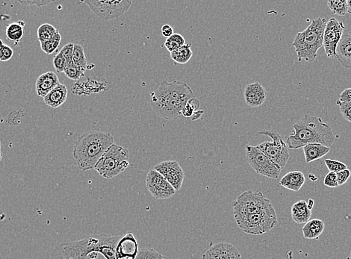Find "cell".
Wrapping results in <instances>:
<instances>
[{"mask_svg":"<svg viewBox=\"0 0 351 259\" xmlns=\"http://www.w3.org/2000/svg\"><path fill=\"white\" fill-rule=\"evenodd\" d=\"M294 132L287 139L288 148L298 150L310 144L330 147L335 141L333 131L320 117L305 114L293 125Z\"/></svg>","mask_w":351,"mask_h":259,"instance_id":"obj_2","label":"cell"},{"mask_svg":"<svg viewBox=\"0 0 351 259\" xmlns=\"http://www.w3.org/2000/svg\"><path fill=\"white\" fill-rule=\"evenodd\" d=\"M74 43H67L66 45L62 47L61 49L60 52H62V55L65 57V60L67 61V65H68V68L70 67H74V61H73V53H74Z\"/></svg>","mask_w":351,"mask_h":259,"instance_id":"obj_35","label":"cell"},{"mask_svg":"<svg viewBox=\"0 0 351 259\" xmlns=\"http://www.w3.org/2000/svg\"><path fill=\"white\" fill-rule=\"evenodd\" d=\"M291 218L298 224H304L310 221L312 217V211L307 207L305 200H300L293 205L291 209Z\"/></svg>","mask_w":351,"mask_h":259,"instance_id":"obj_22","label":"cell"},{"mask_svg":"<svg viewBox=\"0 0 351 259\" xmlns=\"http://www.w3.org/2000/svg\"><path fill=\"white\" fill-rule=\"evenodd\" d=\"M324 185L329 187H338V180H337L336 173L329 172L326 175L324 180Z\"/></svg>","mask_w":351,"mask_h":259,"instance_id":"obj_40","label":"cell"},{"mask_svg":"<svg viewBox=\"0 0 351 259\" xmlns=\"http://www.w3.org/2000/svg\"><path fill=\"white\" fill-rule=\"evenodd\" d=\"M24 26L25 23L21 21L10 23L6 27V37H7L8 39L15 42V43L19 42L24 35V30H23V26Z\"/></svg>","mask_w":351,"mask_h":259,"instance_id":"obj_26","label":"cell"},{"mask_svg":"<svg viewBox=\"0 0 351 259\" xmlns=\"http://www.w3.org/2000/svg\"><path fill=\"white\" fill-rule=\"evenodd\" d=\"M234 217L246 216L259 212H265L273 208L271 200L262 192L247 190L241 193L237 199L232 202Z\"/></svg>","mask_w":351,"mask_h":259,"instance_id":"obj_9","label":"cell"},{"mask_svg":"<svg viewBox=\"0 0 351 259\" xmlns=\"http://www.w3.org/2000/svg\"><path fill=\"white\" fill-rule=\"evenodd\" d=\"M14 50L9 45H3L0 49V60L1 61H8L13 57Z\"/></svg>","mask_w":351,"mask_h":259,"instance_id":"obj_39","label":"cell"},{"mask_svg":"<svg viewBox=\"0 0 351 259\" xmlns=\"http://www.w3.org/2000/svg\"><path fill=\"white\" fill-rule=\"evenodd\" d=\"M203 113H204V111H203V110H198V111H196L195 114H194L193 117H192V120H198V119L200 118V117H201L202 115H203Z\"/></svg>","mask_w":351,"mask_h":259,"instance_id":"obj_45","label":"cell"},{"mask_svg":"<svg viewBox=\"0 0 351 259\" xmlns=\"http://www.w3.org/2000/svg\"><path fill=\"white\" fill-rule=\"evenodd\" d=\"M259 135L268 136L272 140V142H264L256 147L271 160L279 170H284L289 159L290 155L288 145L283 136L272 130H262L258 132L256 136Z\"/></svg>","mask_w":351,"mask_h":259,"instance_id":"obj_8","label":"cell"},{"mask_svg":"<svg viewBox=\"0 0 351 259\" xmlns=\"http://www.w3.org/2000/svg\"><path fill=\"white\" fill-rule=\"evenodd\" d=\"M305 159L307 163H311L312 161L321 159L324 156L329 153L330 147H326L320 144H310L303 147Z\"/></svg>","mask_w":351,"mask_h":259,"instance_id":"obj_24","label":"cell"},{"mask_svg":"<svg viewBox=\"0 0 351 259\" xmlns=\"http://www.w3.org/2000/svg\"><path fill=\"white\" fill-rule=\"evenodd\" d=\"M186 43V40L183 38V35L174 33L170 38L166 39L165 42H164V46L170 53L181 46H184Z\"/></svg>","mask_w":351,"mask_h":259,"instance_id":"obj_29","label":"cell"},{"mask_svg":"<svg viewBox=\"0 0 351 259\" xmlns=\"http://www.w3.org/2000/svg\"><path fill=\"white\" fill-rule=\"evenodd\" d=\"M202 259H242L239 249L231 243L221 242L211 246Z\"/></svg>","mask_w":351,"mask_h":259,"instance_id":"obj_15","label":"cell"},{"mask_svg":"<svg viewBox=\"0 0 351 259\" xmlns=\"http://www.w3.org/2000/svg\"><path fill=\"white\" fill-rule=\"evenodd\" d=\"M3 45H4V43H3V40L0 38V49L3 47Z\"/></svg>","mask_w":351,"mask_h":259,"instance_id":"obj_49","label":"cell"},{"mask_svg":"<svg viewBox=\"0 0 351 259\" xmlns=\"http://www.w3.org/2000/svg\"><path fill=\"white\" fill-rule=\"evenodd\" d=\"M200 106V102L198 99L196 97L191 99L188 101L186 105H185L184 108L182 111V115L183 117H187V118H192L196 111H198L199 108Z\"/></svg>","mask_w":351,"mask_h":259,"instance_id":"obj_32","label":"cell"},{"mask_svg":"<svg viewBox=\"0 0 351 259\" xmlns=\"http://www.w3.org/2000/svg\"><path fill=\"white\" fill-rule=\"evenodd\" d=\"M193 97L194 92L186 82L164 80L156 91L150 93V103L157 115L171 120L182 115L185 105Z\"/></svg>","mask_w":351,"mask_h":259,"instance_id":"obj_1","label":"cell"},{"mask_svg":"<svg viewBox=\"0 0 351 259\" xmlns=\"http://www.w3.org/2000/svg\"><path fill=\"white\" fill-rule=\"evenodd\" d=\"M68 88L63 84H59L43 98L45 104L52 108L63 105L68 98Z\"/></svg>","mask_w":351,"mask_h":259,"instance_id":"obj_20","label":"cell"},{"mask_svg":"<svg viewBox=\"0 0 351 259\" xmlns=\"http://www.w3.org/2000/svg\"><path fill=\"white\" fill-rule=\"evenodd\" d=\"M154 170L161 173L177 191L180 190L184 181L185 173L178 161H162L155 165Z\"/></svg>","mask_w":351,"mask_h":259,"instance_id":"obj_14","label":"cell"},{"mask_svg":"<svg viewBox=\"0 0 351 259\" xmlns=\"http://www.w3.org/2000/svg\"><path fill=\"white\" fill-rule=\"evenodd\" d=\"M337 105H338L342 114L343 117L346 120L351 122V103L350 102H343L341 101L337 100Z\"/></svg>","mask_w":351,"mask_h":259,"instance_id":"obj_38","label":"cell"},{"mask_svg":"<svg viewBox=\"0 0 351 259\" xmlns=\"http://www.w3.org/2000/svg\"><path fill=\"white\" fill-rule=\"evenodd\" d=\"M326 25L325 18H318L312 20L304 32L297 34L292 46L299 61L312 62L316 59L318 51L323 46Z\"/></svg>","mask_w":351,"mask_h":259,"instance_id":"obj_4","label":"cell"},{"mask_svg":"<svg viewBox=\"0 0 351 259\" xmlns=\"http://www.w3.org/2000/svg\"><path fill=\"white\" fill-rule=\"evenodd\" d=\"M161 34H162L163 36L168 38L174 33H173V28L170 25L165 24L161 27Z\"/></svg>","mask_w":351,"mask_h":259,"instance_id":"obj_44","label":"cell"},{"mask_svg":"<svg viewBox=\"0 0 351 259\" xmlns=\"http://www.w3.org/2000/svg\"><path fill=\"white\" fill-rule=\"evenodd\" d=\"M239 229L253 235H261L270 232L277 225L278 218L274 207L265 212L246 215L234 217Z\"/></svg>","mask_w":351,"mask_h":259,"instance_id":"obj_7","label":"cell"},{"mask_svg":"<svg viewBox=\"0 0 351 259\" xmlns=\"http://www.w3.org/2000/svg\"><path fill=\"white\" fill-rule=\"evenodd\" d=\"M129 159L128 150L114 144L102 155L94 170L105 179H113L127 170L130 166Z\"/></svg>","mask_w":351,"mask_h":259,"instance_id":"obj_5","label":"cell"},{"mask_svg":"<svg viewBox=\"0 0 351 259\" xmlns=\"http://www.w3.org/2000/svg\"><path fill=\"white\" fill-rule=\"evenodd\" d=\"M19 3L22 5H26V6H36L38 7H41V6H46L47 5L50 4V3H55V1H45V0H42V1H18Z\"/></svg>","mask_w":351,"mask_h":259,"instance_id":"obj_42","label":"cell"},{"mask_svg":"<svg viewBox=\"0 0 351 259\" xmlns=\"http://www.w3.org/2000/svg\"><path fill=\"white\" fill-rule=\"evenodd\" d=\"M351 176V172L348 169L342 170V171L336 173L337 180H338V186L343 185L347 182Z\"/></svg>","mask_w":351,"mask_h":259,"instance_id":"obj_41","label":"cell"},{"mask_svg":"<svg viewBox=\"0 0 351 259\" xmlns=\"http://www.w3.org/2000/svg\"><path fill=\"white\" fill-rule=\"evenodd\" d=\"M60 84L58 76L52 71L42 74L35 82L37 94L44 98L52 90Z\"/></svg>","mask_w":351,"mask_h":259,"instance_id":"obj_18","label":"cell"},{"mask_svg":"<svg viewBox=\"0 0 351 259\" xmlns=\"http://www.w3.org/2000/svg\"><path fill=\"white\" fill-rule=\"evenodd\" d=\"M335 52V58L345 68H351V31L343 34Z\"/></svg>","mask_w":351,"mask_h":259,"instance_id":"obj_19","label":"cell"},{"mask_svg":"<svg viewBox=\"0 0 351 259\" xmlns=\"http://www.w3.org/2000/svg\"><path fill=\"white\" fill-rule=\"evenodd\" d=\"M161 259H164V258H161Z\"/></svg>","mask_w":351,"mask_h":259,"instance_id":"obj_51","label":"cell"},{"mask_svg":"<svg viewBox=\"0 0 351 259\" xmlns=\"http://www.w3.org/2000/svg\"><path fill=\"white\" fill-rule=\"evenodd\" d=\"M96 16L101 19L108 20L116 19L130 10L133 1H85Z\"/></svg>","mask_w":351,"mask_h":259,"instance_id":"obj_11","label":"cell"},{"mask_svg":"<svg viewBox=\"0 0 351 259\" xmlns=\"http://www.w3.org/2000/svg\"><path fill=\"white\" fill-rule=\"evenodd\" d=\"M73 61H74V66L82 68V69H88V63H87L85 51L82 45L74 44Z\"/></svg>","mask_w":351,"mask_h":259,"instance_id":"obj_28","label":"cell"},{"mask_svg":"<svg viewBox=\"0 0 351 259\" xmlns=\"http://www.w3.org/2000/svg\"><path fill=\"white\" fill-rule=\"evenodd\" d=\"M325 229V224L320 219L310 220L302 229L303 235L307 239L318 240Z\"/></svg>","mask_w":351,"mask_h":259,"instance_id":"obj_23","label":"cell"},{"mask_svg":"<svg viewBox=\"0 0 351 259\" xmlns=\"http://www.w3.org/2000/svg\"><path fill=\"white\" fill-rule=\"evenodd\" d=\"M58 32V31L52 25L49 23H43L38 29V32H37L38 39L40 43L47 41L53 38Z\"/></svg>","mask_w":351,"mask_h":259,"instance_id":"obj_27","label":"cell"},{"mask_svg":"<svg viewBox=\"0 0 351 259\" xmlns=\"http://www.w3.org/2000/svg\"><path fill=\"white\" fill-rule=\"evenodd\" d=\"M61 41H62V35L58 32L50 40L40 43V48H41L42 50L45 53L47 54V55H51L58 49L59 46H60Z\"/></svg>","mask_w":351,"mask_h":259,"instance_id":"obj_30","label":"cell"},{"mask_svg":"<svg viewBox=\"0 0 351 259\" xmlns=\"http://www.w3.org/2000/svg\"><path fill=\"white\" fill-rule=\"evenodd\" d=\"M245 154L248 164L258 173L270 179H276L281 171L256 146L247 144Z\"/></svg>","mask_w":351,"mask_h":259,"instance_id":"obj_10","label":"cell"},{"mask_svg":"<svg viewBox=\"0 0 351 259\" xmlns=\"http://www.w3.org/2000/svg\"><path fill=\"white\" fill-rule=\"evenodd\" d=\"M146 185L151 196L156 200L170 199L177 192L165 178L154 169L147 173Z\"/></svg>","mask_w":351,"mask_h":259,"instance_id":"obj_12","label":"cell"},{"mask_svg":"<svg viewBox=\"0 0 351 259\" xmlns=\"http://www.w3.org/2000/svg\"><path fill=\"white\" fill-rule=\"evenodd\" d=\"M114 144V137L105 132L91 131L82 134L74 147L76 164L82 171L95 167L105 152Z\"/></svg>","mask_w":351,"mask_h":259,"instance_id":"obj_3","label":"cell"},{"mask_svg":"<svg viewBox=\"0 0 351 259\" xmlns=\"http://www.w3.org/2000/svg\"><path fill=\"white\" fill-rule=\"evenodd\" d=\"M325 164L330 172H332V173H338V172L347 169V165L344 163L336 161V160L326 159Z\"/></svg>","mask_w":351,"mask_h":259,"instance_id":"obj_36","label":"cell"},{"mask_svg":"<svg viewBox=\"0 0 351 259\" xmlns=\"http://www.w3.org/2000/svg\"><path fill=\"white\" fill-rule=\"evenodd\" d=\"M247 105L252 108H257L265 103L267 100V91L259 82L248 84L244 92Z\"/></svg>","mask_w":351,"mask_h":259,"instance_id":"obj_17","label":"cell"},{"mask_svg":"<svg viewBox=\"0 0 351 259\" xmlns=\"http://www.w3.org/2000/svg\"><path fill=\"white\" fill-rule=\"evenodd\" d=\"M53 65L55 71L58 73L65 72L66 68H68L67 61L65 60V57L62 55V52H59L58 54L55 55L53 58Z\"/></svg>","mask_w":351,"mask_h":259,"instance_id":"obj_37","label":"cell"},{"mask_svg":"<svg viewBox=\"0 0 351 259\" xmlns=\"http://www.w3.org/2000/svg\"><path fill=\"white\" fill-rule=\"evenodd\" d=\"M2 157H3V154L1 152V141H0V161H1Z\"/></svg>","mask_w":351,"mask_h":259,"instance_id":"obj_48","label":"cell"},{"mask_svg":"<svg viewBox=\"0 0 351 259\" xmlns=\"http://www.w3.org/2000/svg\"><path fill=\"white\" fill-rule=\"evenodd\" d=\"M85 71H86L85 69L74 66L67 68L64 73L70 80L77 81L85 76Z\"/></svg>","mask_w":351,"mask_h":259,"instance_id":"obj_34","label":"cell"},{"mask_svg":"<svg viewBox=\"0 0 351 259\" xmlns=\"http://www.w3.org/2000/svg\"><path fill=\"white\" fill-rule=\"evenodd\" d=\"M327 6L332 13L338 16H344L347 14V4L346 0H329Z\"/></svg>","mask_w":351,"mask_h":259,"instance_id":"obj_31","label":"cell"},{"mask_svg":"<svg viewBox=\"0 0 351 259\" xmlns=\"http://www.w3.org/2000/svg\"><path fill=\"white\" fill-rule=\"evenodd\" d=\"M164 258L158 251L150 248H142L138 250L136 259H161Z\"/></svg>","mask_w":351,"mask_h":259,"instance_id":"obj_33","label":"cell"},{"mask_svg":"<svg viewBox=\"0 0 351 259\" xmlns=\"http://www.w3.org/2000/svg\"><path fill=\"white\" fill-rule=\"evenodd\" d=\"M307 203L308 209H310V210H312V209H313L314 204H315V202H314V200L310 199L308 200V202H307Z\"/></svg>","mask_w":351,"mask_h":259,"instance_id":"obj_46","label":"cell"},{"mask_svg":"<svg viewBox=\"0 0 351 259\" xmlns=\"http://www.w3.org/2000/svg\"><path fill=\"white\" fill-rule=\"evenodd\" d=\"M350 258H351V250H350Z\"/></svg>","mask_w":351,"mask_h":259,"instance_id":"obj_50","label":"cell"},{"mask_svg":"<svg viewBox=\"0 0 351 259\" xmlns=\"http://www.w3.org/2000/svg\"><path fill=\"white\" fill-rule=\"evenodd\" d=\"M100 243L101 234L90 235L77 241L60 243L51 253V259H89L93 252L98 253Z\"/></svg>","mask_w":351,"mask_h":259,"instance_id":"obj_6","label":"cell"},{"mask_svg":"<svg viewBox=\"0 0 351 259\" xmlns=\"http://www.w3.org/2000/svg\"><path fill=\"white\" fill-rule=\"evenodd\" d=\"M338 100L343 102H350L351 103V88H347L340 94Z\"/></svg>","mask_w":351,"mask_h":259,"instance_id":"obj_43","label":"cell"},{"mask_svg":"<svg viewBox=\"0 0 351 259\" xmlns=\"http://www.w3.org/2000/svg\"><path fill=\"white\" fill-rule=\"evenodd\" d=\"M347 14L351 15V0H347Z\"/></svg>","mask_w":351,"mask_h":259,"instance_id":"obj_47","label":"cell"},{"mask_svg":"<svg viewBox=\"0 0 351 259\" xmlns=\"http://www.w3.org/2000/svg\"><path fill=\"white\" fill-rule=\"evenodd\" d=\"M138 244L136 237L128 232L121 237L115 249V259H136L138 255Z\"/></svg>","mask_w":351,"mask_h":259,"instance_id":"obj_16","label":"cell"},{"mask_svg":"<svg viewBox=\"0 0 351 259\" xmlns=\"http://www.w3.org/2000/svg\"><path fill=\"white\" fill-rule=\"evenodd\" d=\"M306 178L304 173L301 171H291L286 173L279 182V185L292 190V191L298 192L301 190V187L305 183Z\"/></svg>","mask_w":351,"mask_h":259,"instance_id":"obj_21","label":"cell"},{"mask_svg":"<svg viewBox=\"0 0 351 259\" xmlns=\"http://www.w3.org/2000/svg\"><path fill=\"white\" fill-rule=\"evenodd\" d=\"M344 25L342 21L335 18H330L327 22L324 33V46L326 55L328 58L336 57V48L341 40L344 30Z\"/></svg>","mask_w":351,"mask_h":259,"instance_id":"obj_13","label":"cell"},{"mask_svg":"<svg viewBox=\"0 0 351 259\" xmlns=\"http://www.w3.org/2000/svg\"><path fill=\"white\" fill-rule=\"evenodd\" d=\"M193 56V52L192 49V44L188 43L184 46L179 48L177 50L170 52V57L174 60L176 63L185 64L190 60Z\"/></svg>","mask_w":351,"mask_h":259,"instance_id":"obj_25","label":"cell"}]
</instances>
